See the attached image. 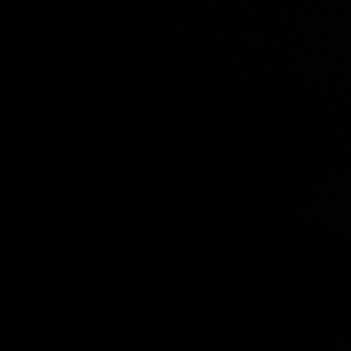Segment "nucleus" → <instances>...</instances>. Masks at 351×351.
Segmentation results:
<instances>
[]
</instances>
